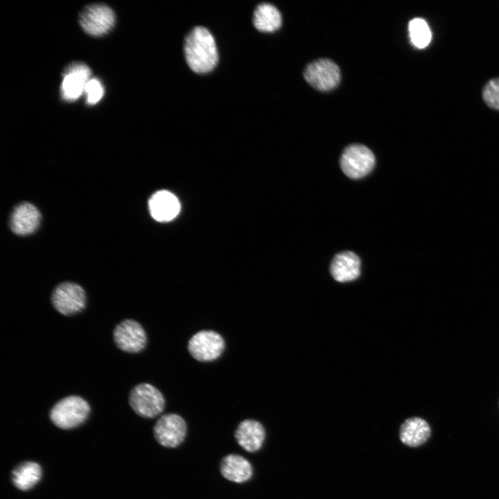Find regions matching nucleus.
I'll list each match as a JSON object with an SVG mask.
<instances>
[{
    "label": "nucleus",
    "instance_id": "39448f33",
    "mask_svg": "<svg viewBox=\"0 0 499 499\" xmlns=\"http://www.w3.org/2000/svg\"><path fill=\"white\" fill-rule=\"evenodd\" d=\"M375 165L373 152L361 144H352L344 150L340 158V166L350 178L359 179L369 174Z\"/></svg>",
    "mask_w": 499,
    "mask_h": 499
},
{
    "label": "nucleus",
    "instance_id": "4468645a",
    "mask_svg": "<svg viewBox=\"0 0 499 499\" xmlns=\"http://www.w3.org/2000/svg\"><path fill=\"white\" fill-rule=\"evenodd\" d=\"M148 205L152 217L159 222L171 220L180 209L177 198L167 191H159L153 194Z\"/></svg>",
    "mask_w": 499,
    "mask_h": 499
},
{
    "label": "nucleus",
    "instance_id": "2eb2a0df",
    "mask_svg": "<svg viewBox=\"0 0 499 499\" xmlns=\"http://www.w3.org/2000/svg\"><path fill=\"white\" fill-rule=\"evenodd\" d=\"M331 274L339 282L357 279L360 273V261L352 252H343L335 256L331 264Z\"/></svg>",
    "mask_w": 499,
    "mask_h": 499
},
{
    "label": "nucleus",
    "instance_id": "ddd939ff",
    "mask_svg": "<svg viewBox=\"0 0 499 499\" xmlns=\"http://www.w3.org/2000/svg\"><path fill=\"white\" fill-rule=\"evenodd\" d=\"M234 436L237 443L244 450L254 453L261 448L265 437V431L260 422L245 419L238 424Z\"/></svg>",
    "mask_w": 499,
    "mask_h": 499
},
{
    "label": "nucleus",
    "instance_id": "6e6552de",
    "mask_svg": "<svg viewBox=\"0 0 499 499\" xmlns=\"http://www.w3.org/2000/svg\"><path fill=\"white\" fill-rule=\"evenodd\" d=\"M304 76L309 85L319 91L334 89L340 80L339 67L329 59H319L310 63L305 69Z\"/></svg>",
    "mask_w": 499,
    "mask_h": 499
},
{
    "label": "nucleus",
    "instance_id": "9b49d317",
    "mask_svg": "<svg viewBox=\"0 0 499 499\" xmlns=\"http://www.w3.org/2000/svg\"><path fill=\"white\" fill-rule=\"evenodd\" d=\"M114 341L118 348L128 353L142 351L147 342L142 326L133 319H125L116 325L113 331Z\"/></svg>",
    "mask_w": 499,
    "mask_h": 499
},
{
    "label": "nucleus",
    "instance_id": "9d476101",
    "mask_svg": "<svg viewBox=\"0 0 499 499\" xmlns=\"http://www.w3.org/2000/svg\"><path fill=\"white\" fill-rule=\"evenodd\" d=\"M89 67L82 62H73L64 69L60 94L63 100L72 102L84 92L87 82L91 79Z\"/></svg>",
    "mask_w": 499,
    "mask_h": 499
},
{
    "label": "nucleus",
    "instance_id": "412c9836",
    "mask_svg": "<svg viewBox=\"0 0 499 499\" xmlns=\"http://www.w3.org/2000/svg\"><path fill=\"white\" fill-rule=\"evenodd\" d=\"M482 97L487 106L499 110V78L492 79L485 85Z\"/></svg>",
    "mask_w": 499,
    "mask_h": 499
},
{
    "label": "nucleus",
    "instance_id": "f3484780",
    "mask_svg": "<svg viewBox=\"0 0 499 499\" xmlns=\"http://www.w3.org/2000/svg\"><path fill=\"white\" fill-rule=\"evenodd\" d=\"M431 435L430 426L424 419L412 417L406 419L401 426L399 436L403 444L410 447H417L427 441Z\"/></svg>",
    "mask_w": 499,
    "mask_h": 499
},
{
    "label": "nucleus",
    "instance_id": "7ed1b4c3",
    "mask_svg": "<svg viewBox=\"0 0 499 499\" xmlns=\"http://www.w3.org/2000/svg\"><path fill=\"white\" fill-rule=\"evenodd\" d=\"M129 403L133 411L144 418H154L160 414L165 406L161 392L149 383L134 386L129 394Z\"/></svg>",
    "mask_w": 499,
    "mask_h": 499
},
{
    "label": "nucleus",
    "instance_id": "6ab92c4d",
    "mask_svg": "<svg viewBox=\"0 0 499 499\" xmlns=\"http://www.w3.org/2000/svg\"><path fill=\"white\" fill-rule=\"evenodd\" d=\"M42 469L34 462H25L17 466L12 472V481L19 489L27 491L41 479Z\"/></svg>",
    "mask_w": 499,
    "mask_h": 499
},
{
    "label": "nucleus",
    "instance_id": "4be33fe9",
    "mask_svg": "<svg viewBox=\"0 0 499 499\" xmlns=\"http://www.w3.org/2000/svg\"><path fill=\"white\" fill-rule=\"evenodd\" d=\"M84 93L87 104L92 105L101 99L104 94V88L99 80L91 78L86 85Z\"/></svg>",
    "mask_w": 499,
    "mask_h": 499
},
{
    "label": "nucleus",
    "instance_id": "f257e3e1",
    "mask_svg": "<svg viewBox=\"0 0 499 499\" xmlns=\"http://www.w3.org/2000/svg\"><path fill=\"white\" fill-rule=\"evenodd\" d=\"M184 51L189 67L198 73L211 71L217 64L218 55L211 33L204 27H195L184 40Z\"/></svg>",
    "mask_w": 499,
    "mask_h": 499
},
{
    "label": "nucleus",
    "instance_id": "1a4fd4ad",
    "mask_svg": "<svg viewBox=\"0 0 499 499\" xmlns=\"http://www.w3.org/2000/svg\"><path fill=\"white\" fill-rule=\"evenodd\" d=\"M186 430V423L181 416L169 413L157 420L153 434L156 441L162 446L175 448L184 441Z\"/></svg>",
    "mask_w": 499,
    "mask_h": 499
},
{
    "label": "nucleus",
    "instance_id": "0eeeda50",
    "mask_svg": "<svg viewBox=\"0 0 499 499\" xmlns=\"http://www.w3.org/2000/svg\"><path fill=\"white\" fill-rule=\"evenodd\" d=\"M54 308L64 315H71L82 311L86 305L84 289L76 283L64 282L55 287L51 295Z\"/></svg>",
    "mask_w": 499,
    "mask_h": 499
},
{
    "label": "nucleus",
    "instance_id": "f03ea898",
    "mask_svg": "<svg viewBox=\"0 0 499 499\" xmlns=\"http://www.w3.org/2000/svg\"><path fill=\"white\" fill-rule=\"evenodd\" d=\"M90 412L89 403L79 396L71 395L58 401L49 414L51 421L62 429H71L82 424Z\"/></svg>",
    "mask_w": 499,
    "mask_h": 499
},
{
    "label": "nucleus",
    "instance_id": "dca6fc26",
    "mask_svg": "<svg viewBox=\"0 0 499 499\" xmlns=\"http://www.w3.org/2000/svg\"><path fill=\"white\" fill-rule=\"evenodd\" d=\"M220 471L225 478L236 483H243L249 480L253 473L250 462L236 454H229L222 458L220 464Z\"/></svg>",
    "mask_w": 499,
    "mask_h": 499
},
{
    "label": "nucleus",
    "instance_id": "423d86ee",
    "mask_svg": "<svg viewBox=\"0 0 499 499\" xmlns=\"http://www.w3.org/2000/svg\"><path fill=\"white\" fill-rule=\"evenodd\" d=\"M225 345V340L218 333L202 330L190 338L188 350L194 359L200 362H210L221 356Z\"/></svg>",
    "mask_w": 499,
    "mask_h": 499
},
{
    "label": "nucleus",
    "instance_id": "a211bd4d",
    "mask_svg": "<svg viewBox=\"0 0 499 499\" xmlns=\"http://www.w3.org/2000/svg\"><path fill=\"white\" fill-rule=\"evenodd\" d=\"M281 15L278 9L270 3H261L255 9L253 24L261 32H274L281 25Z\"/></svg>",
    "mask_w": 499,
    "mask_h": 499
},
{
    "label": "nucleus",
    "instance_id": "aec40b11",
    "mask_svg": "<svg viewBox=\"0 0 499 499\" xmlns=\"http://www.w3.org/2000/svg\"><path fill=\"white\" fill-rule=\"evenodd\" d=\"M408 30L410 41L415 47L423 49L430 42L431 31L424 19H413L409 23Z\"/></svg>",
    "mask_w": 499,
    "mask_h": 499
},
{
    "label": "nucleus",
    "instance_id": "20e7f679",
    "mask_svg": "<svg viewBox=\"0 0 499 499\" xmlns=\"http://www.w3.org/2000/svg\"><path fill=\"white\" fill-rule=\"evenodd\" d=\"M116 22L112 9L105 3H96L84 8L79 15L82 30L89 35L99 37L109 33Z\"/></svg>",
    "mask_w": 499,
    "mask_h": 499
},
{
    "label": "nucleus",
    "instance_id": "f8f14e48",
    "mask_svg": "<svg viewBox=\"0 0 499 499\" xmlns=\"http://www.w3.org/2000/svg\"><path fill=\"white\" fill-rule=\"evenodd\" d=\"M41 214L32 204L23 202L15 207L10 217V228L18 235L33 233L39 227Z\"/></svg>",
    "mask_w": 499,
    "mask_h": 499
}]
</instances>
